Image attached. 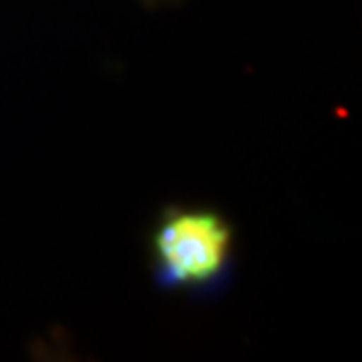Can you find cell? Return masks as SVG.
<instances>
[{
  "label": "cell",
  "instance_id": "6da1fadb",
  "mask_svg": "<svg viewBox=\"0 0 362 362\" xmlns=\"http://www.w3.org/2000/svg\"><path fill=\"white\" fill-rule=\"evenodd\" d=\"M228 223L211 211H175L159 226L153 246L161 274L180 286L206 284L218 276L230 254Z\"/></svg>",
  "mask_w": 362,
  "mask_h": 362
}]
</instances>
